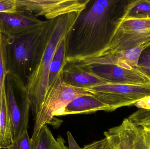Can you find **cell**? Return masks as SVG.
Masks as SVG:
<instances>
[{"label": "cell", "mask_w": 150, "mask_h": 149, "mask_svg": "<svg viewBox=\"0 0 150 149\" xmlns=\"http://www.w3.org/2000/svg\"><path fill=\"white\" fill-rule=\"evenodd\" d=\"M149 1V3H150V0H148Z\"/></svg>", "instance_id": "27"}, {"label": "cell", "mask_w": 150, "mask_h": 149, "mask_svg": "<svg viewBox=\"0 0 150 149\" xmlns=\"http://www.w3.org/2000/svg\"><path fill=\"white\" fill-rule=\"evenodd\" d=\"M122 19L150 18V3L148 0L128 1Z\"/></svg>", "instance_id": "17"}, {"label": "cell", "mask_w": 150, "mask_h": 149, "mask_svg": "<svg viewBox=\"0 0 150 149\" xmlns=\"http://www.w3.org/2000/svg\"><path fill=\"white\" fill-rule=\"evenodd\" d=\"M67 36L64 38L56 48L52 62L49 65L48 74V90L56 80L60 72L66 65Z\"/></svg>", "instance_id": "15"}, {"label": "cell", "mask_w": 150, "mask_h": 149, "mask_svg": "<svg viewBox=\"0 0 150 149\" xmlns=\"http://www.w3.org/2000/svg\"><path fill=\"white\" fill-rule=\"evenodd\" d=\"M128 118L150 133V111L138 109Z\"/></svg>", "instance_id": "19"}, {"label": "cell", "mask_w": 150, "mask_h": 149, "mask_svg": "<svg viewBox=\"0 0 150 149\" xmlns=\"http://www.w3.org/2000/svg\"><path fill=\"white\" fill-rule=\"evenodd\" d=\"M105 142V139L104 138L100 141H96L86 145L81 149H104Z\"/></svg>", "instance_id": "24"}, {"label": "cell", "mask_w": 150, "mask_h": 149, "mask_svg": "<svg viewBox=\"0 0 150 149\" xmlns=\"http://www.w3.org/2000/svg\"><path fill=\"white\" fill-rule=\"evenodd\" d=\"M63 70L50 87L38 115L31 140H36L43 126L51 123L54 116H59L65 107L75 98L92 95L86 88H80L67 84L63 79Z\"/></svg>", "instance_id": "4"}, {"label": "cell", "mask_w": 150, "mask_h": 149, "mask_svg": "<svg viewBox=\"0 0 150 149\" xmlns=\"http://www.w3.org/2000/svg\"><path fill=\"white\" fill-rule=\"evenodd\" d=\"M108 106L92 95L75 98L61 112L59 115L90 114L99 111L106 112Z\"/></svg>", "instance_id": "13"}, {"label": "cell", "mask_w": 150, "mask_h": 149, "mask_svg": "<svg viewBox=\"0 0 150 149\" xmlns=\"http://www.w3.org/2000/svg\"><path fill=\"white\" fill-rule=\"evenodd\" d=\"M104 134L115 149H150V132L128 118Z\"/></svg>", "instance_id": "9"}, {"label": "cell", "mask_w": 150, "mask_h": 149, "mask_svg": "<svg viewBox=\"0 0 150 149\" xmlns=\"http://www.w3.org/2000/svg\"><path fill=\"white\" fill-rule=\"evenodd\" d=\"M7 73L5 37L0 32V111L3 97L5 94L4 83Z\"/></svg>", "instance_id": "18"}, {"label": "cell", "mask_w": 150, "mask_h": 149, "mask_svg": "<svg viewBox=\"0 0 150 149\" xmlns=\"http://www.w3.org/2000/svg\"><path fill=\"white\" fill-rule=\"evenodd\" d=\"M69 141V149H81L79 146L76 143L74 139L73 138L72 135L70 134V132H68L67 133Z\"/></svg>", "instance_id": "25"}, {"label": "cell", "mask_w": 150, "mask_h": 149, "mask_svg": "<svg viewBox=\"0 0 150 149\" xmlns=\"http://www.w3.org/2000/svg\"><path fill=\"white\" fill-rule=\"evenodd\" d=\"M35 142L28 134V130H25L14 140L13 143L5 149H34Z\"/></svg>", "instance_id": "20"}, {"label": "cell", "mask_w": 150, "mask_h": 149, "mask_svg": "<svg viewBox=\"0 0 150 149\" xmlns=\"http://www.w3.org/2000/svg\"><path fill=\"white\" fill-rule=\"evenodd\" d=\"M1 149V143H0V149Z\"/></svg>", "instance_id": "28"}, {"label": "cell", "mask_w": 150, "mask_h": 149, "mask_svg": "<svg viewBox=\"0 0 150 149\" xmlns=\"http://www.w3.org/2000/svg\"><path fill=\"white\" fill-rule=\"evenodd\" d=\"M81 12H74L55 18L47 45L39 64L29 76L26 90L30 108L35 117L38 115L48 91L49 67L59 43L67 36L73 29Z\"/></svg>", "instance_id": "3"}, {"label": "cell", "mask_w": 150, "mask_h": 149, "mask_svg": "<svg viewBox=\"0 0 150 149\" xmlns=\"http://www.w3.org/2000/svg\"><path fill=\"white\" fill-rule=\"evenodd\" d=\"M134 106L138 108L139 109L150 111V97H145L142 99L136 102Z\"/></svg>", "instance_id": "23"}, {"label": "cell", "mask_w": 150, "mask_h": 149, "mask_svg": "<svg viewBox=\"0 0 150 149\" xmlns=\"http://www.w3.org/2000/svg\"><path fill=\"white\" fill-rule=\"evenodd\" d=\"M137 68L150 80V44L141 53Z\"/></svg>", "instance_id": "21"}, {"label": "cell", "mask_w": 150, "mask_h": 149, "mask_svg": "<svg viewBox=\"0 0 150 149\" xmlns=\"http://www.w3.org/2000/svg\"><path fill=\"white\" fill-rule=\"evenodd\" d=\"M34 142V149H69L62 136L54 138L47 125L42 127Z\"/></svg>", "instance_id": "16"}, {"label": "cell", "mask_w": 150, "mask_h": 149, "mask_svg": "<svg viewBox=\"0 0 150 149\" xmlns=\"http://www.w3.org/2000/svg\"><path fill=\"white\" fill-rule=\"evenodd\" d=\"M4 85L14 141L28 129L30 103L25 85L9 73H7Z\"/></svg>", "instance_id": "7"}, {"label": "cell", "mask_w": 150, "mask_h": 149, "mask_svg": "<svg viewBox=\"0 0 150 149\" xmlns=\"http://www.w3.org/2000/svg\"><path fill=\"white\" fill-rule=\"evenodd\" d=\"M17 10L16 0H0V13H13Z\"/></svg>", "instance_id": "22"}, {"label": "cell", "mask_w": 150, "mask_h": 149, "mask_svg": "<svg viewBox=\"0 0 150 149\" xmlns=\"http://www.w3.org/2000/svg\"><path fill=\"white\" fill-rule=\"evenodd\" d=\"M90 0H16L17 10L30 13L47 20L84 10Z\"/></svg>", "instance_id": "8"}, {"label": "cell", "mask_w": 150, "mask_h": 149, "mask_svg": "<svg viewBox=\"0 0 150 149\" xmlns=\"http://www.w3.org/2000/svg\"><path fill=\"white\" fill-rule=\"evenodd\" d=\"M63 74L67 84L80 88H87L107 83L94 74L88 66L80 63H66Z\"/></svg>", "instance_id": "12"}, {"label": "cell", "mask_w": 150, "mask_h": 149, "mask_svg": "<svg viewBox=\"0 0 150 149\" xmlns=\"http://www.w3.org/2000/svg\"><path fill=\"white\" fill-rule=\"evenodd\" d=\"M14 141L12 121L4 94L2 100L0 111V143L1 148L5 149Z\"/></svg>", "instance_id": "14"}, {"label": "cell", "mask_w": 150, "mask_h": 149, "mask_svg": "<svg viewBox=\"0 0 150 149\" xmlns=\"http://www.w3.org/2000/svg\"></svg>", "instance_id": "29"}, {"label": "cell", "mask_w": 150, "mask_h": 149, "mask_svg": "<svg viewBox=\"0 0 150 149\" xmlns=\"http://www.w3.org/2000/svg\"><path fill=\"white\" fill-rule=\"evenodd\" d=\"M55 18L22 34L5 36L7 72L25 85L41 60Z\"/></svg>", "instance_id": "2"}, {"label": "cell", "mask_w": 150, "mask_h": 149, "mask_svg": "<svg viewBox=\"0 0 150 149\" xmlns=\"http://www.w3.org/2000/svg\"><path fill=\"white\" fill-rule=\"evenodd\" d=\"M83 10L67 37L66 62L79 63L91 58L110 42L128 1H93Z\"/></svg>", "instance_id": "1"}, {"label": "cell", "mask_w": 150, "mask_h": 149, "mask_svg": "<svg viewBox=\"0 0 150 149\" xmlns=\"http://www.w3.org/2000/svg\"><path fill=\"white\" fill-rule=\"evenodd\" d=\"M85 65L88 66L94 74L109 84L142 85L150 83L149 79L136 68L130 66H122L115 64Z\"/></svg>", "instance_id": "10"}, {"label": "cell", "mask_w": 150, "mask_h": 149, "mask_svg": "<svg viewBox=\"0 0 150 149\" xmlns=\"http://www.w3.org/2000/svg\"><path fill=\"white\" fill-rule=\"evenodd\" d=\"M105 139V146H104V149H115L113 147L112 145L108 142V141Z\"/></svg>", "instance_id": "26"}, {"label": "cell", "mask_w": 150, "mask_h": 149, "mask_svg": "<svg viewBox=\"0 0 150 149\" xmlns=\"http://www.w3.org/2000/svg\"><path fill=\"white\" fill-rule=\"evenodd\" d=\"M44 22L32 14L20 10L0 13V32L5 36H14L40 26Z\"/></svg>", "instance_id": "11"}, {"label": "cell", "mask_w": 150, "mask_h": 149, "mask_svg": "<svg viewBox=\"0 0 150 149\" xmlns=\"http://www.w3.org/2000/svg\"><path fill=\"white\" fill-rule=\"evenodd\" d=\"M92 96L108 106L106 112L130 106L150 97V83L142 85L107 84L86 88Z\"/></svg>", "instance_id": "6"}, {"label": "cell", "mask_w": 150, "mask_h": 149, "mask_svg": "<svg viewBox=\"0 0 150 149\" xmlns=\"http://www.w3.org/2000/svg\"><path fill=\"white\" fill-rule=\"evenodd\" d=\"M149 41H150V18L122 19L121 17L110 42L91 58L127 50Z\"/></svg>", "instance_id": "5"}]
</instances>
